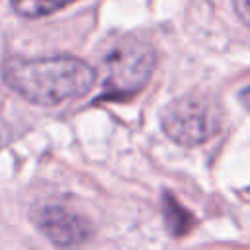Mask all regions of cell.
I'll return each mask as SVG.
<instances>
[{"label":"cell","mask_w":250,"mask_h":250,"mask_svg":"<svg viewBox=\"0 0 250 250\" xmlns=\"http://www.w3.org/2000/svg\"><path fill=\"white\" fill-rule=\"evenodd\" d=\"M4 82L21 98L37 105H57L84 96L96 82V70L76 57L8 59Z\"/></svg>","instance_id":"1"},{"label":"cell","mask_w":250,"mask_h":250,"mask_svg":"<svg viewBox=\"0 0 250 250\" xmlns=\"http://www.w3.org/2000/svg\"><path fill=\"white\" fill-rule=\"evenodd\" d=\"M162 129L178 145L195 146L211 139L221 127L217 102L203 94H188L170 102L162 111Z\"/></svg>","instance_id":"2"},{"label":"cell","mask_w":250,"mask_h":250,"mask_svg":"<svg viewBox=\"0 0 250 250\" xmlns=\"http://www.w3.org/2000/svg\"><path fill=\"white\" fill-rule=\"evenodd\" d=\"M156 64L154 49L137 39H125L104 59V96H133L145 88Z\"/></svg>","instance_id":"3"},{"label":"cell","mask_w":250,"mask_h":250,"mask_svg":"<svg viewBox=\"0 0 250 250\" xmlns=\"http://www.w3.org/2000/svg\"><path fill=\"white\" fill-rule=\"evenodd\" d=\"M39 230L59 248H76L92 234L90 221L62 205H47L37 217Z\"/></svg>","instance_id":"4"},{"label":"cell","mask_w":250,"mask_h":250,"mask_svg":"<svg viewBox=\"0 0 250 250\" xmlns=\"http://www.w3.org/2000/svg\"><path fill=\"white\" fill-rule=\"evenodd\" d=\"M70 2L72 0H12V8L21 18H43Z\"/></svg>","instance_id":"5"},{"label":"cell","mask_w":250,"mask_h":250,"mask_svg":"<svg viewBox=\"0 0 250 250\" xmlns=\"http://www.w3.org/2000/svg\"><path fill=\"white\" fill-rule=\"evenodd\" d=\"M164 215H166V221L172 229V232L176 234H182L189 229V223H191V217L188 215L186 209H182L178 205V201H174L172 197H166V205H164Z\"/></svg>","instance_id":"6"},{"label":"cell","mask_w":250,"mask_h":250,"mask_svg":"<svg viewBox=\"0 0 250 250\" xmlns=\"http://www.w3.org/2000/svg\"><path fill=\"white\" fill-rule=\"evenodd\" d=\"M232 6L238 14V18L244 21L246 27H250V0H232Z\"/></svg>","instance_id":"7"},{"label":"cell","mask_w":250,"mask_h":250,"mask_svg":"<svg viewBox=\"0 0 250 250\" xmlns=\"http://www.w3.org/2000/svg\"><path fill=\"white\" fill-rule=\"evenodd\" d=\"M12 137H14V133H12L10 125H8V121H6V119L2 117V113H0V148L6 146V145L12 141Z\"/></svg>","instance_id":"8"},{"label":"cell","mask_w":250,"mask_h":250,"mask_svg":"<svg viewBox=\"0 0 250 250\" xmlns=\"http://www.w3.org/2000/svg\"><path fill=\"white\" fill-rule=\"evenodd\" d=\"M240 102L244 104V107L250 111V86L248 88H244L242 92H240Z\"/></svg>","instance_id":"9"}]
</instances>
